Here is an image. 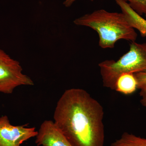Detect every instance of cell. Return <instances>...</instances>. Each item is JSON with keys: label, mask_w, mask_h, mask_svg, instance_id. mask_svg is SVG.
<instances>
[{"label": "cell", "mask_w": 146, "mask_h": 146, "mask_svg": "<svg viewBox=\"0 0 146 146\" xmlns=\"http://www.w3.org/2000/svg\"><path fill=\"white\" fill-rule=\"evenodd\" d=\"M74 23L96 31L99 36V45L102 48H113L115 43L121 39L135 42L138 36L122 12L98 9L77 18Z\"/></svg>", "instance_id": "7a4b0ae2"}, {"label": "cell", "mask_w": 146, "mask_h": 146, "mask_svg": "<svg viewBox=\"0 0 146 146\" xmlns=\"http://www.w3.org/2000/svg\"><path fill=\"white\" fill-rule=\"evenodd\" d=\"M37 133L36 128L12 125L7 116L0 117V146H21Z\"/></svg>", "instance_id": "5b68a950"}, {"label": "cell", "mask_w": 146, "mask_h": 146, "mask_svg": "<svg viewBox=\"0 0 146 146\" xmlns=\"http://www.w3.org/2000/svg\"><path fill=\"white\" fill-rule=\"evenodd\" d=\"M98 66L103 86L115 90L116 81L122 74L146 72V43L131 42L128 51L118 60H104Z\"/></svg>", "instance_id": "3957f363"}, {"label": "cell", "mask_w": 146, "mask_h": 146, "mask_svg": "<svg viewBox=\"0 0 146 146\" xmlns=\"http://www.w3.org/2000/svg\"><path fill=\"white\" fill-rule=\"evenodd\" d=\"M104 111L100 103L80 88L64 91L56 104L54 122L72 146H104Z\"/></svg>", "instance_id": "6da1fadb"}, {"label": "cell", "mask_w": 146, "mask_h": 146, "mask_svg": "<svg viewBox=\"0 0 146 146\" xmlns=\"http://www.w3.org/2000/svg\"><path fill=\"white\" fill-rule=\"evenodd\" d=\"M35 142L37 146H72L52 120L42 123Z\"/></svg>", "instance_id": "8992f818"}, {"label": "cell", "mask_w": 146, "mask_h": 146, "mask_svg": "<svg viewBox=\"0 0 146 146\" xmlns=\"http://www.w3.org/2000/svg\"><path fill=\"white\" fill-rule=\"evenodd\" d=\"M145 17H146V13H145Z\"/></svg>", "instance_id": "4fadbf2b"}, {"label": "cell", "mask_w": 146, "mask_h": 146, "mask_svg": "<svg viewBox=\"0 0 146 146\" xmlns=\"http://www.w3.org/2000/svg\"><path fill=\"white\" fill-rule=\"evenodd\" d=\"M129 25L136 29L143 37L146 36V20L136 13L124 0H115Z\"/></svg>", "instance_id": "52a82bcc"}, {"label": "cell", "mask_w": 146, "mask_h": 146, "mask_svg": "<svg viewBox=\"0 0 146 146\" xmlns=\"http://www.w3.org/2000/svg\"><path fill=\"white\" fill-rule=\"evenodd\" d=\"M141 16L146 13V0H124Z\"/></svg>", "instance_id": "8fae6325"}, {"label": "cell", "mask_w": 146, "mask_h": 146, "mask_svg": "<svg viewBox=\"0 0 146 146\" xmlns=\"http://www.w3.org/2000/svg\"><path fill=\"white\" fill-rule=\"evenodd\" d=\"M76 0H65L63 2V5L66 7H70L74 3ZM89 1H93L94 0H89Z\"/></svg>", "instance_id": "7c38bea8"}, {"label": "cell", "mask_w": 146, "mask_h": 146, "mask_svg": "<svg viewBox=\"0 0 146 146\" xmlns=\"http://www.w3.org/2000/svg\"><path fill=\"white\" fill-rule=\"evenodd\" d=\"M23 70L19 61L0 48V93L11 94L18 86L34 85L32 80Z\"/></svg>", "instance_id": "277c9868"}, {"label": "cell", "mask_w": 146, "mask_h": 146, "mask_svg": "<svg viewBox=\"0 0 146 146\" xmlns=\"http://www.w3.org/2000/svg\"><path fill=\"white\" fill-rule=\"evenodd\" d=\"M137 86L138 83L134 74L125 73L117 79L115 91L124 95H130L138 89Z\"/></svg>", "instance_id": "ba28073f"}, {"label": "cell", "mask_w": 146, "mask_h": 146, "mask_svg": "<svg viewBox=\"0 0 146 146\" xmlns=\"http://www.w3.org/2000/svg\"><path fill=\"white\" fill-rule=\"evenodd\" d=\"M134 74L138 83L137 88L140 90V102L143 106L146 107V72L134 73Z\"/></svg>", "instance_id": "30bf717a"}, {"label": "cell", "mask_w": 146, "mask_h": 146, "mask_svg": "<svg viewBox=\"0 0 146 146\" xmlns=\"http://www.w3.org/2000/svg\"><path fill=\"white\" fill-rule=\"evenodd\" d=\"M110 146H146V138L124 132L120 138L114 141Z\"/></svg>", "instance_id": "9c48e42d"}]
</instances>
